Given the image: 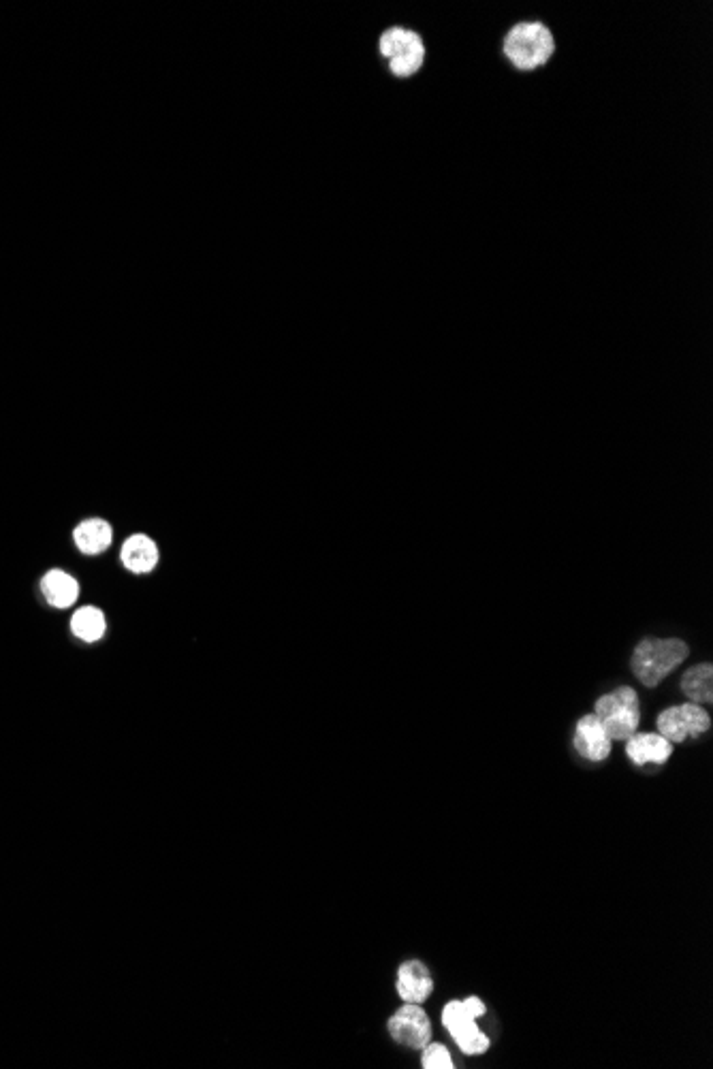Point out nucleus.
Segmentation results:
<instances>
[{
	"label": "nucleus",
	"mask_w": 713,
	"mask_h": 1069,
	"mask_svg": "<svg viewBox=\"0 0 713 1069\" xmlns=\"http://www.w3.org/2000/svg\"><path fill=\"white\" fill-rule=\"evenodd\" d=\"M502 58L517 73H534L545 69L556 56V39L541 20H521L502 37Z\"/></svg>",
	"instance_id": "f257e3e1"
},
{
	"label": "nucleus",
	"mask_w": 713,
	"mask_h": 1069,
	"mask_svg": "<svg viewBox=\"0 0 713 1069\" xmlns=\"http://www.w3.org/2000/svg\"><path fill=\"white\" fill-rule=\"evenodd\" d=\"M378 54L398 79L417 77L427 62V43L419 30L393 24L378 37Z\"/></svg>",
	"instance_id": "f03ea898"
},
{
	"label": "nucleus",
	"mask_w": 713,
	"mask_h": 1069,
	"mask_svg": "<svg viewBox=\"0 0 713 1069\" xmlns=\"http://www.w3.org/2000/svg\"><path fill=\"white\" fill-rule=\"evenodd\" d=\"M686 658L688 645L679 638H643L632 653V670L643 685L656 688Z\"/></svg>",
	"instance_id": "7ed1b4c3"
},
{
	"label": "nucleus",
	"mask_w": 713,
	"mask_h": 1069,
	"mask_svg": "<svg viewBox=\"0 0 713 1069\" xmlns=\"http://www.w3.org/2000/svg\"><path fill=\"white\" fill-rule=\"evenodd\" d=\"M598 722L607 730L611 741H626L628 737L635 735L641 720L639 698L637 692L624 685L605 696L596 700V713Z\"/></svg>",
	"instance_id": "20e7f679"
},
{
	"label": "nucleus",
	"mask_w": 713,
	"mask_h": 1069,
	"mask_svg": "<svg viewBox=\"0 0 713 1069\" xmlns=\"http://www.w3.org/2000/svg\"><path fill=\"white\" fill-rule=\"evenodd\" d=\"M656 724L664 739L671 743H681L688 737H701L703 732L709 730L711 720H709V713L701 705H696V702H686V705L664 709L658 715Z\"/></svg>",
	"instance_id": "39448f33"
},
{
	"label": "nucleus",
	"mask_w": 713,
	"mask_h": 1069,
	"mask_svg": "<svg viewBox=\"0 0 713 1069\" xmlns=\"http://www.w3.org/2000/svg\"><path fill=\"white\" fill-rule=\"evenodd\" d=\"M442 1025H445L459 1046V1050L468 1057H477L487 1052L489 1037L477 1027V1018H472L462 1001H449L442 1010Z\"/></svg>",
	"instance_id": "423d86ee"
},
{
	"label": "nucleus",
	"mask_w": 713,
	"mask_h": 1069,
	"mask_svg": "<svg viewBox=\"0 0 713 1069\" xmlns=\"http://www.w3.org/2000/svg\"><path fill=\"white\" fill-rule=\"evenodd\" d=\"M389 1035L406 1048H425L432 1040V1023L419 1003H406L387 1023Z\"/></svg>",
	"instance_id": "0eeeda50"
},
{
	"label": "nucleus",
	"mask_w": 713,
	"mask_h": 1069,
	"mask_svg": "<svg viewBox=\"0 0 713 1069\" xmlns=\"http://www.w3.org/2000/svg\"><path fill=\"white\" fill-rule=\"evenodd\" d=\"M575 747L577 752L592 762L605 760L611 754V739L607 730L602 728L596 715H583L575 728Z\"/></svg>",
	"instance_id": "6e6552de"
},
{
	"label": "nucleus",
	"mask_w": 713,
	"mask_h": 1069,
	"mask_svg": "<svg viewBox=\"0 0 713 1069\" xmlns=\"http://www.w3.org/2000/svg\"><path fill=\"white\" fill-rule=\"evenodd\" d=\"M398 995L404 1003H423L434 991V980L421 961H406L398 969Z\"/></svg>",
	"instance_id": "1a4fd4ad"
},
{
	"label": "nucleus",
	"mask_w": 713,
	"mask_h": 1069,
	"mask_svg": "<svg viewBox=\"0 0 713 1069\" xmlns=\"http://www.w3.org/2000/svg\"><path fill=\"white\" fill-rule=\"evenodd\" d=\"M626 741V754L630 762L637 764V767H645V764H664L673 752L671 741L664 739L660 732L658 735L643 732V735H632Z\"/></svg>",
	"instance_id": "9d476101"
},
{
	"label": "nucleus",
	"mask_w": 713,
	"mask_h": 1069,
	"mask_svg": "<svg viewBox=\"0 0 713 1069\" xmlns=\"http://www.w3.org/2000/svg\"><path fill=\"white\" fill-rule=\"evenodd\" d=\"M122 564L126 566V570H131L135 574L152 572L158 564L156 542L146 534L131 536L122 547Z\"/></svg>",
	"instance_id": "9b49d317"
},
{
	"label": "nucleus",
	"mask_w": 713,
	"mask_h": 1069,
	"mask_svg": "<svg viewBox=\"0 0 713 1069\" xmlns=\"http://www.w3.org/2000/svg\"><path fill=\"white\" fill-rule=\"evenodd\" d=\"M75 547L86 555H99L112 547L114 532L112 525L103 519H86L73 532Z\"/></svg>",
	"instance_id": "f8f14e48"
},
{
	"label": "nucleus",
	"mask_w": 713,
	"mask_h": 1069,
	"mask_svg": "<svg viewBox=\"0 0 713 1069\" xmlns=\"http://www.w3.org/2000/svg\"><path fill=\"white\" fill-rule=\"evenodd\" d=\"M41 592L56 609H69L79 598V583L65 570H50L41 581Z\"/></svg>",
	"instance_id": "ddd939ff"
},
{
	"label": "nucleus",
	"mask_w": 713,
	"mask_h": 1069,
	"mask_svg": "<svg viewBox=\"0 0 713 1069\" xmlns=\"http://www.w3.org/2000/svg\"><path fill=\"white\" fill-rule=\"evenodd\" d=\"M684 694L696 705H711L713 700V666L709 662L688 668L681 679Z\"/></svg>",
	"instance_id": "4468645a"
},
{
	"label": "nucleus",
	"mask_w": 713,
	"mask_h": 1069,
	"mask_svg": "<svg viewBox=\"0 0 713 1069\" xmlns=\"http://www.w3.org/2000/svg\"><path fill=\"white\" fill-rule=\"evenodd\" d=\"M105 630L107 621L103 611H99L97 606H84V609H79L71 619V632L86 643H97L99 638L105 636Z\"/></svg>",
	"instance_id": "2eb2a0df"
},
{
	"label": "nucleus",
	"mask_w": 713,
	"mask_h": 1069,
	"mask_svg": "<svg viewBox=\"0 0 713 1069\" xmlns=\"http://www.w3.org/2000/svg\"><path fill=\"white\" fill-rule=\"evenodd\" d=\"M423 1050L421 1063L425 1069H453V1061L447 1046L442 1044H427Z\"/></svg>",
	"instance_id": "dca6fc26"
},
{
	"label": "nucleus",
	"mask_w": 713,
	"mask_h": 1069,
	"mask_svg": "<svg viewBox=\"0 0 713 1069\" xmlns=\"http://www.w3.org/2000/svg\"><path fill=\"white\" fill-rule=\"evenodd\" d=\"M462 1003H464L466 1012H468L472 1018H477V1020H479V1018L485 1014V1003H483L479 997H468V999H464Z\"/></svg>",
	"instance_id": "f3484780"
}]
</instances>
